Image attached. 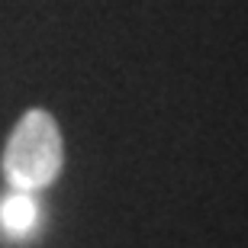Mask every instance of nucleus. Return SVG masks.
I'll use <instances>...</instances> for the list:
<instances>
[{"mask_svg": "<svg viewBox=\"0 0 248 248\" xmlns=\"http://www.w3.org/2000/svg\"><path fill=\"white\" fill-rule=\"evenodd\" d=\"M3 181L10 190L19 193H39L58 181L64 168V145L62 129L55 116L46 110H26L13 126L0 158Z\"/></svg>", "mask_w": 248, "mask_h": 248, "instance_id": "obj_1", "label": "nucleus"}, {"mask_svg": "<svg viewBox=\"0 0 248 248\" xmlns=\"http://www.w3.org/2000/svg\"><path fill=\"white\" fill-rule=\"evenodd\" d=\"M39 222V203L32 193H19L13 190L7 200H0V229L10 239H23L36 229Z\"/></svg>", "mask_w": 248, "mask_h": 248, "instance_id": "obj_2", "label": "nucleus"}]
</instances>
